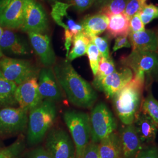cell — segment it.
Here are the masks:
<instances>
[{
    "instance_id": "obj_40",
    "label": "cell",
    "mask_w": 158,
    "mask_h": 158,
    "mask_svg": "<svg viewBox=\"0 0 158 158\" xmlns=\"http://www.w3.org/2000/svg\"><path fill=\"white\" fill-rule=\"evenodd\" d=\"M11 0H0V23L4 12Z\"/></svg>"
},
{
    "instance_id": "obj_27",
    "label": "cell",
    "mask_w": 158,
    "mask_h": 158,
    "mask_svg": "<svg viewBox=\"0 0 158 158\" xmlns=\"http://www.w3.org/2000/svg\"><path fill=\"white\" fill-rule=\"evenodd\" d=\"M128 0H109L101 6L100 13L108 17L124 13Z\"/></svg>"
},
{
    "instance_id": "obj_31",
    "label": "cell",
    "mask_w": 158,
    "mask_h": 158,
    "mask_svg": "<svg viewBox=\"0 0 158 158\" xmlns=\"http://www.w3.org/2000/svg\"><path fill=\"white\" fill-rule=\"evenodd\" d=\"M142 21L145 25L158 18V6L152 4H146L139 12Z\"/></svg>"
},
{
    "instance_id": "obj_30",
    "label": "cell",
    "mask_w": 158,
    "mask_h": 158,
    "mask_svg": "<svg viewBox=\"0 0 158 158\" xmlns=\"http://www.w3.org/2000/svg\"><path fill=\"white\" fill-rule=\"evenodd\" d=\"M86 53L87 54L89 60L91 71L93 75L95 76L97 73L99 63L102 56L97 46L91 40L89 44Z\"/></svg>"
},
{
    "instance_id": "obj_2",
    "label": "cell",
    "mask_w": 158,
    "mask_h": 158,
    "mask_svg": "<svg viewBox=\"0 0 158 158\" xmlns=\"http://www.w3.org/2000/svg\"><path fill=\"white\" fill-rule=\"evenodd\" d=\"M145 87L144 83L133 77L130 83L113 97L115 112L125 125L134 124L141 108Z\"/></svg>"
},
{
    "instance_id": "obj_26",
    "label": "cell",
    "mask_w": 158,
    "mask_h": 158,
    "mask_svg": "<svg viewBox=\"0 0 158 158\" xmlns=\"http://www.w3.org/2000/svg\"><path fill=\"white\" fill-rule=\"evenodd\" d=\"M140 111L152 119L158 128V101L151 93L142 100Z\"/></svg>"
},
{
    "instance_id": "obj_12",
    "label": "cell",
    "mask_w": 158,
    "mask_h": 158,
    "mask_svg": "<svg viewBox=\"0 0 158 158\" xmlns=\"http://www.w3.org/2000/svg\"><path fill=\"white\" fill-rule=\"evenodd\" d=\"M15 99L19 107L29 111L44 100L40 94L38 78H32L17 85Z\"/></svg>"
},
{
    "instance_id": "obj_1",
    "label": "cell",
    "mask_w": 158,
    "mask_h": 158,
    "mask_svg": "<svg viewBox=\"0 0 158 158\" xmlns=\"http://www.w3.org/2000/svg\"><path fill=\"white\" fill-rule=\"evenodd\" d=\"M53 72L72 104L79 107H93L98 97L96 91L77 73L69 61L57 63L53 68Z\"/></svg>"
},
{
    "instance_id": "obj_5",
    "label": "cell",
    "mask_w": 158,
    "mask_h": 158,
    "mask_svg": "<svg viewBox=\"0 0 158 158\" xmlns=\"http://www.w3.org/2000/svg\"><path fill=\"white\" fill-rule=\"evenodd\" d=\"M63 118L73 139L75 158H81L85 148L90 142V115L80 111L68 110L64 113Z\"/></svg>"
},
{
    "instance_id": "obj_42",
    "label": "cell",
    "mask_w": 158,
    "mask_h": 158,
    "mask_svg": "<svg viewBox=\"0 0 158 158\" xmlns=\"http://www.w3.org/2000/svg\"><path fill=\"white\" fill-rule=\"evenodd\" d=\"M3 56H4V53H2V52L1 51V49H0V59Z\"/></svg>"
},
{
    "instance_id": "obj_7",
    "label": "cell",
    "mask_w": 158,
    "mask_h": 158,
    "mask_svg": "<svg viewBox=\"0 0 158 158\" xmlns=\"http://www.w3.org/2000/svg\"><path fill=\"white\" fill-rule=\"evenodd\" d=\"M0 70L6 78L17 85L29 79L38 78L40 71L28 60L6 56L0 59Z\"/></svg>"
},
{
    "instance_id": "obj_19",
    "label": "cell",
    "mask_w": 158,
    "mask_h": 158,
    "mask_svg": "<svg viewBox=\"0 0 158 158\" xmlns=\"http://www.w3.org/2000/svg\"><path fill=\"white\" fill-rule=\"evenodd\" d=\"M134 125L142 145L153 143L156 137L158 128L152 119L140 110L136 116Z\"/></svg>"
},
{
    "instance_id": "obj_44",
    "label": "cell",
    "mask_w": 158,
    "mask_h": 158,
    "mask_svg": "<svg viewBox=\"0 0 158 158\" xmlns=\"http://www.w3.org/2000/svg\"><path fill=\"white\" fill-rule=\"evenodd\" d=\"M157 37H158V35L157 36Z\"/></svg>"
},
{
    "instance_id": "obj_15",
    "label": "cell",
    "mask_w": 158,
    "mask_h": 158,
    "mask_svg": "<svg viewBox=\"0 0 158 158\" xmlns=\"http://www.w3.org/2000/svg\"><path fill=\"white\" fill-rule=\"evenodd\" d=\"M29 39L34 51L45 67H51L56 62V55L48 35L28 32Z\"/></svg>"
},
{
    "instance_id": "obj_25",
    "label": "cell",
    "mask_w": 158,
    "mask_h": 158,
    "mask_svg": "<svg viewBox=\"0 0 158 158\" xmlns=\"http://www.w3.org/2000/svg\"><path fill=\"white\" fill-rule=\"evenodd\" d=\"M90 42V38L83 32L76 35L73 40L72 48L67 56L68 61H72L78 57L85 55L87 53Z\"/></svg>"
},
{
    "instance_id": "obj_33",
    "label": "cell",
    "mask_w": 158,
    "mask_h": 158,
    "mask_svg": "<svg viewBox=\"0 0 158 158\" xmlns=\"http://www.w3.org/2000/svg\"><path fill=\"white\" fill-rule=\"evenodd\" d=\"M90 40L97 46L102 57L106 59L110 57L108 41L107 38L96 36L91 38Z\"/></svg>"
},
{
    "instance_id": "obj_4",
    "label": "cell",
    "mask_w": 158,
    "mask_h": 158,
    "mask_svg": "<svg viewBox=\"0 0 158 158\" xmlns=\"http://www.w3.org/2000/svg\"><path fill=\"white\" fill-rule=\"evenodd\" d=\"M121 63L134 72V77L148 87L151 80L158 76V55L154 52L132 51L122 57Z\"/></svg>"
},
{
    "instance_id": "obj_29",
    "label": "cell",
    "mask_w": 158,
    "mask_h": 158,
    "mask_svg": "<svg viewBox=\"0 0 158 158\" xmlns=\"http://www.w3.org/2000/svg\"><path fill=\"white\" fill-rule=\"evenodd\" d=\"M25 148L23 138H18L11 145L0 149V158H18Z\"/></svg>"
},
{
    "instance_id": "obj_10",
    "label": "cell",
    "mask_w": 158,
    "mask_h": 158,
    "mask_svg": "<svg viewBox=\"0 0 158 158\" xmlns=\"http://www.w3.org/2000/svg\"><path fill=\"white\" fill-rule=\"evenodd\" d=\"M46 150L53 158H75L73 141L65 130L53 128L49 131L46 141Z\"/></svg>"
},
{
    "instance_id": "obj_23",
    "label": "cell",
    "mask_w": 158,
    "mask_h": 158,
    "mask_svg": "<svg viewBox=\"0 0 158 158\" xmlns=\"http://www.w3.org/2000/svg\"><path fill=\"white\" fill-rule=\"evenodd\" d=\"M108 36L110 38L120 36H128L130 34V19L124 13L108 17Z\"/></svg>"
},
{
    "instance_id": "obj_17",
    "label": "cell",
    "mask_w": 158,
    "mask_h": 158,
    "mask_svg": "<svg viewBox=\"0 0 158 158\" xmlns=\"http://www.w3.org/2000/svg\"><path fill=\"white\" fill-rule=\"evenodd\" d=\"M0 49L3 53L10 55H27L29 48L27 42L10 29L4 31L0 39Z\"/></svg>"
},
{
    "instance_id": "obj_24",
    "label": "cell",
    "mask_w": 158,
    "mask_h": 158,
    "mask_svg": "<svg viewBox=\"0 0 158 158\" xmlns=\"http://www.w3.org/2000/svg\"><path fill=\"white\" fill-rule=\"evenodd\" d=\"M17 85L5 77L0 70V106L13 107L17 106L15 91Z\"/></svg>"
},
{
    "instance_id": "obj_20",
    "label": "cell",
    "mask_w": 158,
    "mask_h": 158,
    "mask_svg": "<svg viewBox=\"0 0 158 158\" xmlns=\"http://www.w3.org/2000/svg\"><path fill=\"white\" fill-rule=\"evenodd\" d=\"M132 51L154 52L158 51V37L151 29H145L143 31L128 35Z\"/></svg>"
},
{
    "instance_id": "obj_45",
    "label": "cell",
    "mask_w": 158,
    "mask_h": 158,
    "mask_svg": "<svg viewBox=\"0 0 158 158\" xmlns=\"http://www.w3.org/2000/svg\"></svg>"
},
{
    "instance_id": "obj_14",
    "label": "cell",
    "mask_w": 158,
    "mask_h": 158,
    "mask_svg": "<svg viewBox=\"0 0 158 158\" xmlns=\"http://www.w3.org/2000/svg\"><path fill=\"white\" fill-rule=\"evenodd\" d=\"M38 76L39 90L43 100L54 102H60L62 94L52 69L51 67L42 68Z\"/></svg>"
},
{
    "instance_id": "obj_34",
    "label": "cell",
    "mask_w": 158,
    "mask_h": 158,
    "mask_svg": "<svg viewBox=\"0 0 158 158\" xmlns=\"http://www.w3.org/2000/svg\"><path fill=\"white\" fill-rule=\"evenodd\" d=\"M66 2L76 11L80 12L86 11L94 2V0H66Z\"/></svg>"
},
{
    "instance_id": "obj_36",
    "label": "cell",
    "mask_w": 158,
    "mask_h": 158,
    "mask_svg": "<svg viewBox=\"0 0 158 158\" xmlns=\"http://www.w3.org/2000/svg\"><path fill=\"white\" fill-rule=\"evenodd\" d=\"M81 158H100L98 143L90 142L85 148Z\"/></svg>"
},
{
    "instance_id": "obj_22",
    "label": "cell",
    "mask_w": 158,
    "mask_h": 158,
    "mask_svg": "<svg viewBox=\"0 0 158 158\" xmlns=\"http://www.w3.org/2000/svg\"><path fill=\"white\" fill-rule=\"evenodd\" d=\"M100 158H123L119 135L114 132L98 143Z\"/></svg>"
},
{
    "instance_id": "obj_3",
    "label": "cell",
    "mask_w": 158,
    "mask_h": 158,
    "mask_svg": "<svg viewBox=\"0 0 158 158\" xmlns=\"http://www.w3.org/2000/svg\"><path fill=\"white\" fill-rule=\"evenodd\" d=\"M54 102L44 100L28 113L27 141L31 145H37L44 139L56 117Z\"/></svg>"
},
{
    "instance_id": "obj_13",
    "label": "cell",
    "mask_w": 158,
    "mask_h": 158,
    "mask_svg": "<svg viewBox=\"0 0 158 158\" xmlns=\"http://www.w3.org/2000/svg\"><path fill=\"white\" fill-rule=\"evenodd\" d=\"M134 73L130 68L125 67L121 72L115 71L93 86L102 91L108 98H113L115 94L132 80Z\"/></svg>"
},
{
    "instance_id": "obj_41",
    "label": "cell",
    "mask_w": 158,
    "mask_h": 158,
    "mask_svg": "<svg viewBox=\"0 0 158 158\" xmlns=\"http://www.w3.org/2000/svg\"><path fill=\"white\" fill-rule=\"evenodd\" d=\"M109 0H94V1L96 2L97 4H100L101 6L103 5L104 3H106V2H107Z\"/></svg>"
},
{
    "instance_id": "obj_21",
    "label": "cell",
    "mask_w": 158,
    "mask_h": 158,
    "mask_svg": "<svg viewBox=\"0 0 158 158\" xmlns=\"http://www.w3.org/2000/svg\"><path fill=\"white\" fill-rule=\"evenodd\" d=\"M109 19L106 15L97 14L85 17L81 21L84 34L90 38L102 34L107 29Z\"/></svg>"
},
{
    "instance_id": "obj_18",
    "label": "cell",
    "mask_w": 158,
    "mask_h": 158,
    "mask_svg": "<svg viewBox=\"0 0 158 158\" xmlns=\"http://www.w3.org/2000/svg\"><path fill=\"white\" fill-rule=\"evenodd\" d=\"M24 12V0H11L1 18L0 26L12 29H21Z\"/></svg>"
},
{
    "instance_id": "obj_37",
    "label": "cell",
    "mask_w": 158,
    "mask_h": 158,
    "mask_svg": "<svg viewBox=\"0 0 158 158\" xmlns=\"http://www.w3.org/2000/svg\"><path fill=\"white\" fill-rule=\"evenodd\" d=\"M135 158H158V148L152 146L142 148Z\"/></svg>"
},
{
    "instance_id": "obj_38",
    "label": "cell",
    "mask_w": 158,
    "mask_h": 158,
    "mask_svg": "<svg viewBox=\"0 0 158 158\" xmlns=\"http://www.w3.org/2000/svg\"><path fill=\"white\" fill-rule=\"evenodd\" d=\"M131 44L128 36H120L117 37L113 46V52H116L122 48H130Z\"/></svg>"
},
{
    "instance_id": "obj_35",
    "label": "cell",
    "mask_w": 158,
    "mask_h": 158,
    "mask_svg": "<svg viewBox=\"0 0 158 158\" xmlns=\"http://www.w3.org/2000/svg\"><path fill=\"white\" fill-rule=\"evenodd\" d=\"M145 29V25L142 21L139 12L134 15L130 19V30L131 33L143 31Z\"/></svg>"
},
{
    "instance_id": "obj_6",
    "label": "cell",
    "mask_w": 158,
    "mask_h": 158,
    "mask_svg": "<svg viewBox=\"0 0 158 158\" xmlns=\"http://www.w3.org/2000/svg\"><path fill=\"white\" fill-rule=\"evenodd\" d=\"M91 141L98 143L117 128L114 114L104 102H99L93 108L90 116Z\"/></svg>"
},
{
    "instance_id": "obj_43",
    "label": "cell",
    "mask_w": 158,
    "mask_h": 158,
    "mask_svg": "<svg viewBox=\"0 0 158 158\" xmlns=\"http://www.w3.org/2000/svg\"><path fill=\"white\" fill-rule=\"evenodd\" d=\"M46 1H48V2H55L56 1H59V0H45Z\"/></svg>"
},
{
    "instance_id": "obj_9",
    "label": "cell",
    "mask_w": 158,
    "mask_h": 158,
    "mask_svg": "<svg viewBox=\"0 0 158 158\" xmlns=\"http://www.w3.org/2000/svg\"><path fill=\"white\" fill-rule=\"evenodd\" d=\"M48 28V20L44 7L36 0H24V12L21 29L25 32L44 34Z\"/></svg>"
},
{
    "instance_id": "obj_11",
    "label": "cell",
    "mask_w": 158,
    "mask_h": 158,
    "mask_svg": "<svg viewBox=\"0 0 158 158\" xmlns=\"http://www.w3.org/2000/svg\"><path fill=\"white\" fill-rule=\"evenodd\" d=\"M28 113L20 107L0 109V135H14L23 131L28 125Z\"/></svg>"
},
{
    "instance_id": "obj_28",
    "label": "cell",
    "mask_w": 158,
    "mask_h": 158,
    "mask_svg": "<svg viewBox=\"0 0 158 158\" xmlns=\"http://www.w3.org/2000/svg\"><path fill=\"white\" fill-rule=\"evenodd\" d=\"M115 71V64L113 59L111 57L108 59L102 57L99 63L97 73L94 76V79L93 81V85L98 83L104 78Z\"/></svg>"
},
{
    "instance_id": "obj_32",
    "label": "cell",
    "mask_w": 158,
    "mask_h": 158,
    "mask_svg": "<svg viewBox=\"0 0 158 158\" xmlns=\"http://www.w3.org/2000/svg\"><path fill=\"white\" fill-rule=\"evenodd\" d=\"M148 0H128L124 14L128 18H131L136 13L140 12L142 8L147 4Z\"/></svg>"
},
{
    "instance_id": "obj_16",
    "label": "cell",
    "mask_w": 158,
    "mask_h": 158,
    "mask_svg": "<svg viewBox=\"0 0 158 158\" xmlns=\"http://www.w3.org/2000/svg\"><path fill=\"white\" fill-rule=\"evenodd\" d=\"M123 158H135L142 149V144L134 124L125 125L119 132Z\"/></svg>"
},
{
    "instance_id": "obj_8",
    "label": "cell",
    "mask_w": 158,
    "mask_h": 158,
    "mask_svg": "<svg viewBox=\"0 0 158 158\" xmlns=\"http://www.w3.org/2000/svg\"><path fill=\"white\" fill-rule=\"evenodd\" d=\"M70 6L67 3L56 1L52 6L51 14L54 21L64 30V47L66 57L70 52L74 37L83 31L81 24L76 23L69 15L68 10Z\"/></svg>"
},
{
    "instance_id": "obj_39",
    "label": "cell",
    "mask_w": 158,
    "mask_h": 158,
    "mask_svg": "<svg viewBox=\"0 0 158 158\" xmlns=\"http://www.w3.org/2000/svg\"><path fill=\"white\" fill-rule=\"evenodd\" d=\"M27 158H53L49 153L42 147H38L29 152Z\"/></svg>"
}]
</instances>
